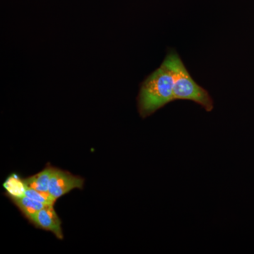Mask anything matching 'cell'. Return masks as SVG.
Returning <instances> with one entry per match:
<instances>
[{
	"instance_id": "cell-8",
	"label": "cell",
	"mask_w": 254,
	"mask_h": 254,
	"mask_svg": "<svg viewBox=\"0 0 254 254\" xmlns=\"http://www.w3.org/2000/svg\"><path fill=\"white\" fill-rule=\"evenodd\" d=\"M25 195L45 205H55V202L57 201V200L53 198L48 192L40 191L29 187L26 189Z\"/></svg>"
},
{
	"instance_id": "cell-5",
	"label": "cell",
	"mask_w": 254,
	"mask_h": 254,
	"mask_svg": "<svg viewBox=\"0 0 254 254\" xmlns=\"http://www.w3.org/2000/svg\"><path fill=\"white\" fill-rule=\"evenodd\" d=\"M2 187L6 191L5 194L11 200L24 196L27 189L24 179L21 178L16 173L11 174L9 177H6L3 182Z\"/></svg>"
},
{
	"instance_id": "cell-2",
	"label": "cell",
	"mask_w": 254,
	"mask_h": 254,
	"mask_svg": "<svg viewBox=\"0 0 254 254\" xmlns=\"http://www.w3.org/2000/svg\"><path fill=\"white\" fill-rule=\"evenodd\" d=\"M165 60L174 73V100H191L204 108L205 111L211 112L214 108L213 98L208 91L193 79L176 52H170Z\"/></svg>"
},
{
	"instance_id": "cell-1",
	"label": "cell",
	"mask_w": 254,
	"mask_h": 254,
	"mask_svg": "<svg viewBox=\"0 0 254 254\" xmlns=\"http://www.w3.org/2000/svg\"><path fill=\"white\" fill-rule=\"evenodd\" d=\"M174 73L168 62L164 60L142 83L137 98L138 113L142 118L153 115L165 105L174 101Z\"/></svg>"
},
{
	"instance_id": "cell-7",
	"label": "cell",
	"mask_w": 254,
	"mask_h": 254,
	"mask_svg": "<svg viewBox=\"0 0 254 254\" xmlns=\"http://www.w3.org/2000/svg\"><path fill=\"white\" fill-rule=\"evenodd\" d=\"M11 201L17 207L23 216L32 225L35 221L37 214L45 205H46L36 201V200L31 199L26 195L18 198V199L11 200Z\"/></svg>"
},
{
	"instance_id": "cell-3",
	"label": "cell",
	"mask_w": 254,
	"mask_h": 254,
	"mask_svg": "<svg viewBox=\"0 0 254 254\" xmlns=\"http://www.w3.org/2000/svg\"><path fill=\"white\" fill-rule=\"evenodd\" d=\"M84 179L76 176L71 173L60 169L55 168L49 185V193L58 200L68 192L76 189L83 190Z\"/></svg>"
},
{
	"instance_id": "cell-6",
	"label": "cell",
	"mask_w": 254,
	"mask_h": 254,
	"mask_svg": "<svg viewBox=\"0 0 254 254\" xmlns=\"http://www.w3.org/2000/svg\"><path fill=\"white\" fill-rule=\"evenodd\" d=\"M55 168V167L48 164L46 168L40 173H37L33 176L28 177L27 178H24L26 186L33 189V190H40V191L48 192L50 180H51L52 175L54 172Z\"/></svg>"
},
{
	"instance_id": "cell-4",
	"label": "cell",
	"mask_w": 254,
	"mask_h": 254,
	"mask_svg": "<svg viewBox=\"0 0 254 254\" xmlns=\"http://www.w3.org/2000/svg\"><path fill=\"white\" fill-rule=\"evenodd\" d=\"M55 205H46L37 214L33 225L36 228L51 232L60 240H63L64 235L62 221L55 210Z\"/></svg>"
}]
</instances>
